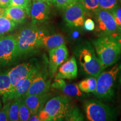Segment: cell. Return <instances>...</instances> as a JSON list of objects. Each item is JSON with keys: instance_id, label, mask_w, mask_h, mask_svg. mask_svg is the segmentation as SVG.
<instances>
[{"instance_id": "6da1fadb", "label": "cell", "mask_w": 121, "mask_h": 121, "mask_svg": "<svg viewBox=\"0 0 121 121\" xmlns=\"http://www.w3.org/2000/svg\"><path fill=\"white\" fill-rule=\"evenodd\" d=\"M103 69L114 65L121 56V34L100 35L92 40Z\"/></svg>"}, {"instance_id": "7a4b0ae2", "label": "cell", "mask_w": 121, "mask_h": 121, "mask_svg": "<svg viewBox=\"0 0 121 121\" xmlns=\"http://www.w3.org/2000/svg\"><path fill=\"white\" fill-rule=\"evenodd\" d=\"M75 53L80 72L84 75L98 78L104 70L94 47L89 42L85 40L78 44Z\"/></svg>"}, {"instance_id": "3957f363", "label": "cell", "mask_w": 121, "mask_h": 121, "mask_svg": "<svg viewBox=\"0 0 121 121\" xmlns=\"http://www.w3.org/2000/svg\"><path fill=\"white\" fill-rule=\"evenodd\" d=\"M121 78V62L116 64L109 70L101 72L98 76L95 93L98 99L110 100L114 96L118 80Z\"/></svg>"}, {"instance_id": "277c9868", "label": "cell", "mask_w": 121, "mask_h": 121, "mask_svg": "<svg viewBox=\"0 0 121 121\" xmlns=\"http://www.w3.org/2000/svg\"><path fill=\"white\" fill-rule=\"evenodd\" d=\"M43 31L33 22L20 30L16 35L20 56L30 54L40 48L39 41Z\"/></svg>"}, {"instance_id": "5b68a950", "label": "cell", "mask_w": 121, "mask_h": 121, "mask_svg": "<svg viewBox=\"0 0 121 121\" xmlns=\"http://www.w3.org/2000/svg\"><path fill=\"white\" fill-rule=\"evenodd\" d=\"M84 109L90 121H109L116 119L114 110L102 102L94 99L85 100Z\"/></svg>"}, {"instance_id": "8992f818", "label": "cell", "mask_w": 121, "mask_h": 121, "mask_svg": "<svg viewBox=\"0 0 121 121\" xmlns=\"http://www.w3.org/2000/svg\"><path fill=\"white\" fill-rule=\"evenodd\" d=\"M19 57L16 35L0 36V70L11 66Z\"/></svg>"}, {"instance_id": "52a82bcc", "label": "cell", "mask_w": 121, "mask_h": 121, "mask_svg": "<svg viewBox=\"0 0 121 121\" xmlns=\"http://www.w3.org/2000/svg\"><path fill=\"white\" fill-rule=\"evenodd\" d=\"M95 29L100 35L121 34V29L108 10L100 9L94 13Z\"/></svg>"}, {"instance_id": "ba28073f", "label": "cell", "mask_w": 121, "mask_h": 121, "mask_svg": "<svg viewBox=\"0 0 121 121\" xmlns=\"http://www.w3.org/2000/svg\"><path fill=\"white\" fill-rule=\"evenodd\" d=\"M44 108L49 114L51 121H63L71 108L70 99L66 96H55L48 100Z\"/></svg>"}, {"instance_id": "9c48e42d", "label": "cell", "mask_w": 121, "mask_h": 121, "mask_svg": "<svg viewBox=\"0 0 121 121\" xmlns=\"http://www.w3.org/2000/svg\"><path fill=\"white\" fill-rule=\"evenodd\" d=\"M63 10V19L67 26L69 28H80L84 26L87 13L81 2H76Z\"/></svg>"}, {"instance_id": "30bf717a", "label": "cell", "mask_w": 121, "mask_h": 121, "mask_svg": "<svg viewBox=\"0 0 121 121\" xmlns=\"http://www.w3.org/2000/svg\"><path fill=\"white\" fill-rule=\"evenodd\" d=\"M50 73L46 67L41 68L31 86L23 97L31 95H38L48 93L51 87V79L49 78Z\"/></svg>"}, {"instance_id": "8fae6325", "label": "cell", "mask_w": 121, "mask_h": 121, "mask_svg": "<svg viewBox=\"0 0 121 121\" xmlns=\"http://www.w3.org/2000/svg\"><path fill=\"white\" fill-rule=\"evenodd\" d=\"M38 64V63L37 61L35 60H33L26 62L18 65L12 69H9L8 73L11 79L12 86L11 93L14 90L16 85L22 80L26 78L35 66H37Z\"/></svg>"}, {"instance_id": "7c38bea8", "label": "cell", "mask_w": 121, "mask_h": 121, "mask_svg": "<svg viewBox=\"0 0 121 121\" xmlns=\"http://www.w3.org/2000/svg\"><path fill=\"white\" fill-rule=\"evenodd\" d=\"M69 57V51L66 45L62 44L49 49L48 69L52 77L56 73L58 69Z\"/></svg>"}, {"instance_id": "4fadbf2b", "label": "cell", "mask_w": 121, "mask_h": 121, "mask_svg": "<svg viewBox=\"0 0 121 121\" xmlns=\"http://www.w3.org/2000/svg\"><path fill=\"white\" fill-rule=\"evenodd\" d=\"M40 69H41V67H40V65L38 63L37 66H35L34 69L31 70L30 73L26 78L22 80L16 85L14 90L8 95V96L6 99L4 103L8 101L13 100V99H17V98L23 96L28 90L33 81L39 72L40 71Z\"/></svg>"}, {"instance_id": "5bb4252c", "label": "cell", "mask_w": 121, "mask_h": 121, "mask_svg": "<svg viewBox=\"0 0 121 121\" xmlns=\"http://www.w3.org/2000/svg\"><path fill=\"white\" fill-rule=\"evenodd\" d=\"M50 5L43 1L33 0L30 10V16L33 22L42 23L49 19Z\"/></svg>"}, {"instance_id": "9a60e30c", "label": "cell", "mask_w": 121, "mask_h": 121, "mask_svg": "<svg viewBox=\"0 0 121 121\" xmlns=\"http://www.w3.org/2000/svg\"><path fill=\"white\" fill-rule=\"evenodd\" d=\"M78 73V67L76 60L75 56H72L60 65L55 78L72 80L77 78Z\"/></svg>"}, {"instance_id": "2e32d148", "label": "cell", "mask_w": 121, "mask_h": 121, "mask_svg": "<svg viewBox=\"0 0 121 121\" xmlns=\"http://www.w3.org/2000/svg\"><path fill=\"white\" fill-rule=\"evenodd\" d=\"M50 96L51 94L46 93L41 94L29 95L23 98L31 114H37L39 110L44 108L46 102L49 100Z\"/></svg>"}, {"instance_id": "e0dca14e", "label": "cell", "mask_w": 121, "mask_h": 121, "mask_svg": "<svg viewBox=\"0 0 121 121\" xmlns=\"http://www.w3.org/2000/svg\"><path fill=\"white\" fill-rule=\"evenodd\" d=\"M65 39L63 35L60 34H49L43 31L39 41L40 47L51 49L65 44Z\"/></svg>"}, {"instance_id": "ac0fdd59", "label": "cell", "mask_w": 121, "mask_h": 121, "mask_svg": "<svg viewBox=\"0 0 121 121\" xmlns=\"http://www.w3.org/2000/svg\"><path fill=\"white\" fill-rule=\"evenodd\" d=\"M29 15V14L25 9L11 6L6 8L4 16L18 24L23 23Z\"/></svg>"}, {"instance_id": "d6986e66", "label": "cell", "mask_w": 121, "mask_h": 121, "mask_svg": "<svg viewBox=\"0 0 121 121\" xmlns=\"http://www.w3.org/2000/svg\"><path fill=\"white\" fill-rule=\"evenodd\" d=\"M8 71L9 69L0 70V96L2 97L4 103L12 89L11 81Z\"/></svg>"}, {"instance_id": "ffe728a7", "label": "cell", "mask_w": 121, "mask_h": 121, "mask_svg": "<svg viewBox=\"0 0 121 121\" xmlns=\"http://www.w3.org/2000/svg\"><path fill=\"white\" fill-rule=\"evenodd\" d=\"M97 78L87 76L78 83V86L80 90L84 93H94L96 88Z\"/></svg>"}, {"instance_id": "44dd1931", "label": "cell", "mask_w": 121, "mask_h": 121, "mask_svg": "<svg viewBox=\"0 0 121 121\" xmlns=\"http://www.w3.org/2000/svg\"><path fill=\"white\" fill-rule=\"evenodd\" d=\"M60 90L65 94L66 96L69 97L75 98L76 99H82L85 95L78 86V84H69L66 83L60 88Z\"/></svg>"}, {"instance_id": "7402d4cb", "label": "cell", "mask_w": 121, "mask_h": 121, "mask_svg": "<svg viewBox=\"0 0 121 121\" xmlns=\"http://www.w3.org/2000/svg\"><path fill=\"white\" fill-rule=\"evenodd\" d=\"M17 24L11 20L3 16L0 17V36L8 34L15 29Z\"/></svg>"}, {"instance_id": "603a6c76", "label": "cell", "mask_w": 121, "mask_h": 121, "mask_svg": "<svg viewBox=\"0 0 121 121\" xmlns=\"http://www.w3.org/2000/svg\"><path fill=\"white\" fill-rule=\"evenodd\" d=\"M20 97L11 100L9 113V119L10 121H19V107Z\"/></svg>"}, {"instance_id": "cb8c5ba5", "label": "cell", "mask_w": 121, "mask_h": 121, "mask_svg": "<svg viewBox=\"0 0 121 121\" xmlns=\"http://www.w3.org/2000/svg\"><path fill=\"white\" fill-rule=\"evenodd\" d=\"M64 120L68 121H82L84 120V116L78 107H71Z\"/></svg>"}, {"instance_id": "d4e9b609", "label": "cell", "mask_w": 121, "mask_h": 121, "mask_svg": "<svg viewBox=\"0 0 121 121\" xmlns=\"http://www.w3.org/2000/svg\"><path fill=\"white\" fill-rule=\"evenodd\" d=\"M80 2L84 6L88 15H94L100 9L98 0H80Z\"/></svg>"}, {"instance_id": "484cf974", "label": "cell", "mask_w": 121, "mask_h": 121, "mask_svg": "<svg viewBox=\"0 0 121 121\" xmlns=\"http://www.w3.org/2000/svg\"><path fill=\"white\" fill-rule=\"evenodd\" d=\"M31 114L28 107L25 104L23 96H21L20 99L19 107V121H29Z\"/></svg>"}, {"instance_id": "4316f807", "label": "cell", "mask_w": 121, "mask_h": 121, "mask_svg": "<svg viewBox=\"0 0 121 121\" xmlns=\"http://www.w3.org/2000/svg\"><path fill=\"white\" fill-rule=\"evenodd\" d=\"M30 0H11L9 7H21L26 10L30 15V10L31 7Z\"/></svg>"}, {"instance_id": "83f0119b", "label": "cell", "mask_w": 121, "mask_h": 121, "mask_svg": "<svg viewBox=\"0 0 121 121\" xmlns=\"http://www.w3.org/2000/svg\"><path fill=\"white\" fill-rule=\"evenodd\" d=\"M100 9L112 11L118 4V0H98Z\"/></svg>"}, {"instance_id": "f1b7e54d", "label": "cell", "mask_w": 121, "mask_h": 121, "mask_svg": "<svg viewBox=\"0 0 121 121\" xmlns=\"http://www.w3.org/2000/svg\"><path fill=\"white\" fill-rule=\"evenodd\" d=\"M51 1L57 8L64 10L71 4L80 2V0H51Z\"/></svg>"}, {"instance_id": "f546056e", "label": "cell", "mask_w": 121, "mask_h": 121, "mask_svg": "<svg viewBox=\"0 0 121 121\" xmlns=\"http://www.w3.org/2000/svg\"><path fill=\"white\" fill-rule=\"evenodd\" d=\"M11 103V100L6 102L4 105L0 110V121H8L9 113L10 107Z\"/></svg>"}, {"instance_id": "4dcf8cb0", "label": "cell", "mask_w": 121, "mask_h": 121, "mask_svg": "<svg viewBox=\"0 0 121 121\" xmlns=\"http://www.w3.org/2000/svg\"><path fill=\"white\" fill-rule=\"evenodd\" d=\"M110 12L113 15L118 26L121 29V4H118Z\"/></svg>"}, {"instance_id": "1f68e13d", "label": "cell", "mask_w": 121, "mask_h": 121, "mask_svg": "<svg viewBox=\"0 0 121 121\" xmlns=\"http://www.w3.org/2000/svg\"><path fill=\"white\" fill-rule=\"evenodd\" d=\"M83 26L87 31H93L95 29V23L91 18H87L85 20Z\"/></svg>"}, {"instance_id": "d6a6232c", "label": "cell", "mask_w": 121, "mask_h": 121, "mask_svg": "<svg viewBox=\"0 0 121 121\" xmlns=\"http://www.w3.org/2000/svg\"><path fill=\"white\" fill-rule=\"evenodd\" d=\"M37 114L38 115L40 121H51L49 114L45 110L44 108H42L41 110H39Z\"/></svg>"}, {"instance_id": "836d02e7", "label": "cell", "mask_w": 121, "mask_h": 121, "mask_svg": "<svg viewBox=\"0 0 121 121\" xmlns=\"http://www.w3.org/2000/svg\"><path fill=\"white\" fill-rule=\"evenodd\" d=\"M11 0H0V7L7 8L9 7Z\"/></svg>"}, {"instance_id": "e575fe53", "label": "cell", "mask_w": 121, "mask_h": 121, "mask_svg": "<svg viewBox=\"0 0 121 121\" xmlns=\"http://www.w3.org/2000/svg\"><path fill=\"white\" fill-rule=\"evenodd\" d=\"M29 121H40L38 114H31V116H30Z\"/></svg>"}, {"instance_id": "d590c367", "label": "cell", "mask_w": 121, "mask_h": 121, "mask_svg": "<svg viewBox=\"0 0 121 121\" xmlns=\"http://www.w3.org/2000/svg\"><path fill=\"white\" fill-rule=\"evenodd\" d=\"M6 8H3V7H0V17L1 16H4V13H5Z\"/></svg>"}, {"instance_id": "8d00e7d4", "label": "cell", "mask_w": 121, "mask_h": 121, "mask_svg": "<svg viewBox=\"0 0 121 121\" xmlns=\"http://www.w3.org/2000/svg\"><path fill=\"white\" fill-rule=\"evenodd\" d=\"M36 1H43L47 4H49V5H51L52 4V2H51V0H36Z\"/></svg>"}, {"instance_id": "74e56055", "label": "cell", "mask_w": 121, "mask_h": 121, "mask_svg": "<svg viewBox=\"0 0 121 121\" xmlns=\"http://www.w3.org/2000/svg\"><path fill=\"white\" fill-rule=\"evenodd\" d=\"M2 108V102L0 101V110L1 109V108Z\"/></svg>"}, {"instance_id": "f35d334b", "label": "cell", "mask_w": 121, "mask_h": 121, "mask_svg": "<svg viewBox=\"0 0 121 121\" xmlns=\"http://www.w3.org/2000/svg\"><path fill=\"white\" fill-rule=\"evenodd\" d=\"M120 1V2H121V0H120V1Z\"/></svg>"}, {"instance_id": "ab89813d", "label": "cell", "mask_w": 121, "mask_h": 121, "mask_svg": "<svg viewBox=\"0 0 121 121\" xmlns=\"http://www.w3.org/2000/svg\"><path fill=\"white\" fill-rule=\"evenodd\" d=\"M51 2H52V1H51Z\"/></svg>"}, {"instance_id": "60d3db41", "label": "cell", "mask_w": 121, "mask_h": 121, "mask_svg": "<svg viewBox=\"0 0 121 121\" xmlns=\"http://www.w3.org/2000/svg\"><path fill=\"white\" fill-rule=\"evenodd\" d=\"M119 1H120V0H119Z\"/></svg>"}]
</instances>
